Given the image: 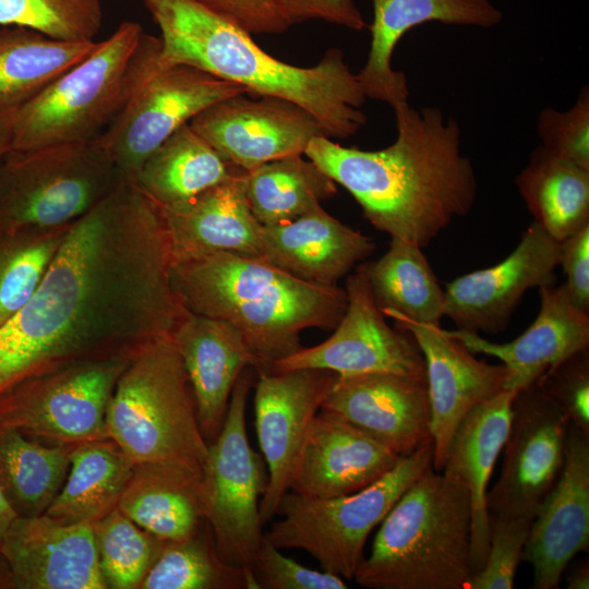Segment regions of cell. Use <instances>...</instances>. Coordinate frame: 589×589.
Wrapping results in <instances>:
<instances>
[{
    "instance_id": "d6986e66",
    "label": "cell",
    "mask_w": 589,
    "mask_h": 589,
    "mask_svg": "<svg viewBox=\"0 0 589 589\" xmlns=\"http://www.w3.org/2000/svg\"><path fill=\"white\" fill-rule=\"evenodd\" d=\"M320 410L363 430L401 457L433 441L426 377L337 374Z\"/></svg>"
},
{
    "instance_id": "d4e9b609",
    "label": "cell",
    "mask_w": 589,
    "mask_h": 589,
    "mask_svg": "<svg viewBox=\"0 0 589 589\" xmlns=\"http://www.w3.org/2000/svg\"><path fill=\"white\" fill-rule=\"evenodd\" d=\"M539 293L540 310L536 320L509 342H492L461 329L447 330L472 353L500 359L508 371L506 389L518 390L533 383L553 364L589 349V313L573 303L565 284L542 286Z\"/></svg>"
},
{
    "instance_id": "8fae6325",
    "label": "cell",
    "mask_w": 589,
    "mask_h": 589,
    "mask_svg": "<svg viewBox=\"0 0 589 589\" xmlns=\"http://www.w3.org/2000/svg\"><path fill=\"white\" fill-rule=\"evenodd\" d=\"M132 356L77 361L17 382L0 394V428L69 445L109 438L107 408Z\"/></svg>"
},
{
    "instance_id": "6da1fadb",
    "label": "cell",
    "mask_w": 589,
    "mask_h": 589,
    "mask_svg": "<svg viewBox=\"0 0 589 589\" xmlns=\"http://www.w3.org/2000/svg\"><path fill=\"white\" fill-rule=\"evenodd\" d=\"M163 209L122 181L67 230L29 301L0 326V394L69 363L133 354L188 313Z\"/></svg>"
},
{
    "instance_id": "44dd1931",
    "label": "cell",
    "mask_w": 589,
    "mask_h": 589,
    "mask_svg": "<svg viewBox=\"0 0 589 589\" xmlns=\"http://www.w3.org/2000/svg\"><path fill=\"white\" fill-rule=\"evenodd\" d=\"M588 549L589 434L570 423L563 470L533 518L522 553L533 569L532 588H557L570 561Z\"/></svg>"
},
{
    "instance_id": "7a4b0ae2",
    "label": "cell",
    "mask_w": 589,
    "mask_h": 589,
    "mask_svg": "<svg viewBox=\"0 0 589 589\" xmlns=\"http://www.w3.org/2000/svg\"><path fill=\"white\" fill-rule=\"evenodd\" d=\"M397 136L377 151L344 147L323 134L303 155L360 205L377 230L424 248L472 208L477 178L460 149L458 122L436 107H392Z\"/></svg>"
},
{
    "instance_id": "603a6c76",
    "label": "cell",
    "mask_w": 589,
    "mask_h": 589,
    "mask_svg": "<svg viewBox=\"0 0 589 589\" xmlns=\"http://www.w3.org/2000/svg\"><path fill=\"white\" fill-rule=\"evenodd\" d=\"M373 21L368 59L357 74L366 98L390 107L408 101L404 72L393 69V53L402 36L430 22L491 28L503 12L490 0H372Z\"/></svg>"
},
{
    "instance_id": "9a60e30c",
    "label": "cell",
    "mask_w": 589,
    "mask_h": 589,
    "mask_svg": "<svg viewBox=\"0 0 589 589\" xmlns=\"http://www.w3.org/2000/svg\"><path fill=\"white\" fill-rule=\"evenodd\" d=\"M255 431L267 467V483L260 502L262 525L277 514L312 422L337 373L322 369L257 372Z\"/></svg>"
},
{
    "instance_id": "83f0119b",
    "label": "cell",
    "mask_w": 589,
    "mask_h": 589,
    "mask_svg": "<svg viewBox=\"0 0 589 589\" xmlns=\"http://www.w3.org/2000/svg\"><path fill=\"white\" fill-rule=\"evenodd\" d=\"M244 170L188 204L163 209L173 263L213 252L260 257L262 225L243 190Z\"/></svg>"
},
{
    "instance_id": "2e32d148",
    "label": "cell",
    "mask_w": 589,
    "mask_h": 589,
    "mask_svg": "<svg viewBox=\"0 0 589 589\" xmlns=\"http://www.w3.org/2000/svg\"><path fill=\"white\" fill-rule=\"evenodd\" d=\"M259 97L225 98L189 122L227 161L244 171L303 155L309 142L323 134L317 120L301 106L279 97Z\"/></svg>"
},
{
    "instance_id": "ac0fdd59",
    "label": "cell",
    "mask_w": 589,
    "mask_h": 589,
    "mask_svg": "<svg viewBox=\"0 0 589 589\" xmlns=\"http://www.w3.org/2000/svg\"><path fill=\"white\" fill-rule=\"evenodd\" d=\"M390 318L414 338L422 352L431 410L432 467L442 472L458 424L474 407L506 390L508 371L504 364L478 360L440 325Z\"/></svg>"
},
{
    "instance_id": "e575fe53",
    "label": "cell",
    "mask_w": 589,
    "mask_h": 589,
    "mask_svg": "<svg viewBox=\"0 0 589 589\" xmlns=\"http://www.w3.org/2000/svg\"><path fill=\"white\" fill-rule=\"evenodd\" d=\"M243 190L249 208L264 227L292 221L337 193L336 182L302 155L244 171Z\"/></svg>"
},
{
    "instance_id": "9c48e42d",
    "label": "cell",
    "mask_w": 589,
    "mask_h": 589,
    "mask_svg": "<svg viewBox=\"0 0 589 589\" xmlns=\"http://www.w3.org/2000/svg\"><path fill=\"white\" fill-rule=\"evenodd\" d=\"M433 441L399 459L369 486L337 497H308L288 491L265 536L280 550L300 549L323 570L352 580L364 561V545L399 497L432 466Z\"/></svg>"
},
{
    "instance_id": "7c38bea8",
    "label": "cell",
    "mask_w": 589,
    "mask_h": 589,
    "mask_svg": "<svg viewBox=\"0 0 589 589\" xmlns=\"http://www.w3.org/2000/svg\"><path fill=\"white\" fill-rule=\"evenodd\" d=\"M245 93V87L200 69L160 62L97 140L122 177L133 181L148 156L175 131L213 104Z\"/></svg>"
},
{
    "instance_id": "4316f807",
    "label": "cell",
    "mask_w": 589,
    "mask_h": 589,
    "mask_svg": "<svg viewBox=\"0 0 589 589\" xmlns=\"http://www.w3.org/2000/svg\"><path fill=\"white\" fill-rule=\"evenodd\" d=\"M516 392L512 389L502 392L474 407L461 420L450 441L442 470L444 476L462 484L470 495L472 574L483 566L490 546L488 485L507 438Z\"/></svg>"
},
{
    "instance_id": "7402d4cb",
    "label": "cell",
    "mask_w": 589,
    "mask_h": 589,
    "mask_svg": "<svg viewBox=\"0 0 589 589\" xmlns=\"http://www.w3.org/2000/svg\"><path fill=\"white\" fill-rule=\"evenodd\" d=\"M400 458L363 430L320 410L297 460L289 491L321 498L351 494L382 478Z\"/></svg>"
},
{
    "instance_id": "7dc6e473",
    "label": "cell",
    "mask_w": 589,
    "mask_h": 589,
    "mask_svg": "<svg viewBox=\"0 0 589 589\" xmlns=\"http://www.w3.org/2000/svg\"><path fill=\"white\" fill-rule=\"evenodd\" d=\"M291 24L316 19L353 31L366 24L352 0H279Z\"/></svg>"
},
{
    "instance_id": "52a82bcc",
    "label": "cell",
    "mask_w": 589,
    "mask_h": 589,
    "mask_svg": "<svg viewBox=\"0 0 589 589\" xmlns=\"http://www.w3.org/2000/svg\"><path fill=\"white\" fill-rule=\"evenodd\" d=\"M106 425L133 469L204 472L208 444L171 334L133 353L109 400Z\"/></svg>"
},
{
    "instance_id": "d6a6232c",
    "label": "cell",
    "mask_w": 589,
    "mask_h": 589,
    "mask_svg": "<svg viewBox=\"0 0 589 589\" xmlns=\"http://www.w3.org/2000/svg\"><path fill=\"white\" fill-rule=\"evenodd\" d=\"M97 41H62L35 31L0 28V111L16 109L86 58Z\"/></svg>"
},
{
    "instance_id": "277c9868",
    "label": "cell",
    "mask_w": 589,
    "mask_h": 589,
    "mask_svg": "<svg viewBox=\"0 0 589 589\" xmlns=\"http://www.w3.org/2000/svg\"><path fill=\"white\" fill-rule=\"evenodd\" d=\"M171 283L189 312L239 332L256 372L300 350L302 330H334L347 308L344 288L301 280L257 256L213 252L177 262Z\"/></svg>"
},
{
    "instance_id": "ab89813d",
    "label": "cell",
    "mask_w": 589,
    "mask_h": 589,
    "mask_svg": "<svg viewBox=\"0 0 589 589\" xmlns=\"http://www.w3.org/2000/svg\"><path fill=\"white\" fill-rule=\"evenodd\" d=\"M104 21L100 0H0V26H17L62 41H92Z\"/></svg>"
},
{
    "instance_id": "8992f818",
    "label": "cell",
    "mask_w": 589,
    "mask_h": 589,
    "mask_svg": "<svg viewBox=\"0 0 589 589\" xmlns=\"http://www.w3.org/2000/svg\"><path fill=\"white\" fill-rule=\"evenodd\" d=\"M159 37L125 21L76 65L17 108L12 151L97 139L160 64Z\"/></svg>"
},
{
    "instance_id": "ee69618b",
    "label": "cell",
    "mask_w": 589,
    "mask_h": 589,
    "mask_svg": "<svg viewBox=\"0 0 589 589\" xmlns=\"http://www.w3.org/2000/svg\"><path fill=\"white\" fill-rule=\"evenodd\" d=\"M253 574L259 589H346L341 577L315 570L285 556L266 536L256 551Z\"/></svg>"
},
{
    "instance_id": "f907efd6",
    "label": "cell",
    "mask_w": 589,
    "mask_h": 589,
    "mask_svg": "<svg viewBox=\"0 0 589 589\" xmlns=\"http://www.w3.org/2000/svg\"><path fill=\"white\" fill-rule=\"evenodd\" d=\"M16 516L19 515L12 508L0 488V545L9 525Z\"/></svg>"
},
{
    "instance_id": "60d3db41",
    "label": "cell",
    "mask_w": 589,
    "mask_h": 589,
    "mask_svg": "<svg viewBox=\"0 0 589 589\" xmlns=\"http://www.w3.org/2000/svg\"><path fill=\"white\" fill-rule=\"evenodd\" d=\"M533 519L490 516V546L466 589H512Z\"/></svg>"
},
{
    "instance_id": "bcb514c9",
    "label": "cell",
    "mask_w": 589,
    "mask_h": 589,
    "mask_svg": "<svg viewBox=\"0 0 589 589\" xmlns=\"http://www.w3.org/2000/svg\"><path fill=\"white\" fill-rule=\"evenodd\" d=\"M573 303L589 313V225L560 242V264Z\"/></svg>"
},
{
    "instance_id": "30bf717a",
    "label": "cell",
    "mask_w": 589,
    "mask_h": 589,
    "mask_svg": "<svg viewBox=\"0 0 589 589\" xmlns=\"http://www.w3.org/2000/svg\"><path fill=\"white\" fill-rule=\"evenodd\" d=\"M253 370L247 368L235 384L223 426L208 444L203 472L205 520L216 549L227 563L250 570L264 537L260 502L267 483L265 460L247 434Z\"/></svg>"
},
{
    "instance_id": "681fc988",
    "label": "cell",
    "mask_w": 589,
    "mask_h": 589,
    "mask_svg": "<svg viewBox=\"0 0 589 589\" xmlns=\"http://www.w3.org/2000/svg\"><path fill=\"white\" fill-rule=\"evenodd\" d=\"M568 570L565 569L566 587L568 589H588L589 588V564L588 560H581L574 564Z\"/></svg>"
},
{
    "instance_id": "4dcf8cb0",
    "label": "cell",
    "mask_w": 589,
    "mask_h": 589,
    "mask_svg": "<svg viewBox=\"0 0 589 589\" xmlns=\"http://www.w3.org/2000/svg\"><path fill=\"white\" fill-rule=\"evenodd\" d=\"M133 471L110 438L75 444L65 481L44 514L64 522L94 524L117 507Z\"/></svg>"
},
{
    "instance_id": "c3c4849f",
    "label": "cell",
    "mask_w": 589,
    "mask_h": 589,
    "mask_svg": "<svg viewBox=\"0 0 589 589\" xmlns=\"http://www.w3.org/2000/svg\"><path fill=\"white\" fill-rule=\"evenodd\" d=\"M16 110L0 111V164L12 151Z\"/></svg>"
},
{
    "instance_id": "cb8c5ba5",
    "label": "cell",
    "mask_w": 589,
    "mask_h": 589,
    "mask_svg": "<svg viewBox=\"0 0 589 589\" xmlns=\"http://www.w3.org/2000/svg\"><path fill=\"white\" fill-rule=\"evenodd\" d=\"M191 384L196 417L207 444L218 435L240 374L256 360L228 322L188 311L171 333Z\"/></svg>"
},
{
    "instance_id": "7bdbcfd3",
    "label": "cell",
    "mask_w": 589,
    "mask_h": 589,
    "mask_svg": "<svg viewBox=\"0 0 589 589\" xmlns=\"http://www.w3.org/2000/svg\"><path fill=\"white\" fill-rule=\"evenodd\" d=\"M534 383L573 425L589 434V349L553 364Z\"/></svg>"
},
{
    "instance_id": "5bb4252c",
    "label": "cell",
    "mask_w": 589,
    "mask_h": 589,
    "mask_svg": "<svg viewBox=\"0 0 589 589\" xmlns=\"http://www.w3.org/2000/svg\"><path fill=\"white\" fill-rule=\"evenodd\" d=\"M346 311L323 342L275 362L267 372L329 370L339 375L390 372L426 377L422 352L407 332L390 327L377 308L362 264L345 280Z\"/></svg>"
},
{
    "instance_id": "f35d334b",
    "label": "cell",
    "mask_w": 589,
    "mask_h": 589,
    "mask_svg": "<svg viewBox=\"0 0 589 589\" xmlns=\"http://www.w3.org/2000/svg\"><path fill=\"white\" fill-rule=\"evenodd\" d=\"M93 527L99 568L107 588H140L168 541L143 530L117 507Z\"/></svg>"
},
{
    "instance_id": "4fadbf2b",
    "label": "cell",
    "mask_w": 589,
    "mask_h": 589,
    "mask_svg": "<svg viewBox=\"0 0 589 589\" xmlns=\"http://www.w3.org/2000/svg\"><path fill=\"white\" fill-rule=\"evenodd\" d=\"M569 426L534 382L516 392L501 473L486 494L489 517L534 518L563 470Z\"/></svg>"
},
{
    "instance_id": "f1b7e54d",
    "label": "cell",
    "mask_w": 589,
    "mask_h": 589,
    "mask_svg": "<svg viewBox=\"0 0 589 589\" xmlns=\"http://www.w3.org/2000/svg\"><path fill=\"white\" fill-rule=\"evenodd\" d=\"M241 171L185 123L148 156L132 182L160 208L171 209Z\"/></svg>"
},
{
    "instance_id": "f6af8a7d",
    "label": "cell",
    "mask_w": 589,
    "mask_h": 589,
    "mask_svg": "<svg viewBox=\"0 0 589 589\" xmlns=\"http://www.w3.org/2000/svg\"><path fill=\"white\" fill-rule=\"evenodd\" d=\"M248 34H280L292 24L279 0H195Z\"/></svg>"
},
{
    "instance_id": "f546056e",
    "label": "cell",
    "mask_w": 589,
    "mask_h": 589,
    "mask_svg": "<svg viewBox=\"0 0 589 589\" xmlns=\"http://www.w3.org/2000/svg\"><path fill=\"white\" fill-rule=\"evenodd\" d=\"M117 508L143 530L181 541L206 522L203 474L181 469H134Z\"/></svg>"
},
{
    "instance_id": "74e56055",
    "label": "cell",
    "mask_w": 589,
    "mask_h": 589,
    "mask_svg": "<svg viewBox=\"0 0 589 589\" xmlns=\"http://www.w3.org/2000/svg\"><path fill=\"white\" fill-rule=\"evenodd\" d=\"M69 227L0 236V326L34 296Z\"/></svg>"
},
{
    "instance_id": "e0dca14e",
    "label": "cell",
    "mask_w": 589,
    "mask_h": 589,
    "mask_svg": "<svg viewBox=\"0 0 589 589\" xmlns=\"http://www.w3.org/2000/svg\"><path fill=\"white\" fill-rule=\"evenodd\" d=\"M558 264L560 242L532 221L502 262L447 284L444 316L457 329L498 334L506 329L527 290L555 284Z\"/></svg>"
},
{
    "instance_id": "484cf974",
    "label": "cell",
    "mask_w": 589,
    "mask_h": 589,
    "mask_svg": "<svg viewBox=\"0 0 589 589\" xmlns=\"http://www.w3.org/2000/svg\"><path fill=\"white\" fill-rule=\"evenodd\" d=\"M375 250V243L320 205L283 225L264 227L260 257L301 280L338 286L339 279Z\"/></svg>"
},
{
    "instance_id": "8d00e7d4",
    "label": "cell",
    "mask_w": 589,
    "mask_h": 589,
    "mask_svg": "<svg viewBox=\"0 0 589 589\" xmlns=\"http://www.w3.org/2000/svg\"><path fill=\"white\" fill-rule=\"evenodd\" d=\"M140 588L259 589V586L253 570L221 558L205 522L190 538L167 542Z\"/></svg>"
},
{
    "instance_id": "d590c367",
    "label": "cell",
    "mask_w": 589,
    "mask_h": 589,
    "mask_svg": "<svg viewBox=\"0 0 589 589\" xmlns=\"http://www.w3.org/2000/svg\"><path fill=\"white\" fill-rule=\"evenodd\" d=\"M73 446H44L0 428V488L19 516L46 512L65 481Z\"/></svg>"
},
{
    "instance_id": "5b68a950",
    "label": "cell",
    "mask_w": 589,
    "mask_h": 589,
    "mask_svg": "<svg viewBox=\"0 0 589 589\" xmlns=\"http://www.w3.org/2000/svg\"><path fill=\"white\" fill-rule=\"evenodd\" d=\"M471 521L468 490L431 466L382 520L353 579L372 589H466Z\"/></svg>"
},
{
    "instance_id": "1f68e13d",
    "label": "cell",
    "mask_w": 589,
    "mask_h": 589,
    "mask_svg": "<svg viewBox=\"0 0 589 589\" xmlns=\"http://www.w3.org/2000/svg\"><path fill=\"white\" fill-rule=\"evenodd\" d=\"M529 212L561 242L589 225V170L539 145L515 179Z\"/></svg>"
},
{
    "instance_id": "3957f363",
    "label": "cell",
    "mask_w": 589,
    "mask_h": 589,
    "mask_svg": "<svg viewBox=\"0 0 589 589\" xmlns=\"http://www.w3.org/2000/svg\"><path fill=\"white\" fill-rule=\"evenodd\" d=\"M143 3L160 29L164 65H190L248 93L292 101L308 110L329 139H348L366 123V96L339 48L328 49L313 67H296L268 55L250 34L195 0Z\"/></svg>"
},
{
    "instance_id": "ffe728a7",
    "label": "cell",
    "mask_w": 589,
    "mask_h": 589,
    "mask_svg": "<svg viewBox=\"0 0 589 589\" xmlns=\"http://www.w3.org/2000/svg\"><path fill=\"white\" fill-rule=\"evenodd\" d=\"M0 553L25 589H104L93 524L64 522L46 514L16 516Z\"/></svg>"
},
{
    "instance_id": "836d02e7",
    "label": "cell",
    "mask_w": 589,
    "mask_h": 589,
    "mask_svg": "<svg viewBox=\"0 0 589 589\" xmlns=\"http://www.w3.org/2000/svg\"><path fill=\"white\" fill-rule=\"evenodd\" d=\"M421 249L392 238L385 254L362 266L373 299L384 316L440 325L445 294Z\"/></svg>"
},
{
    "instance_id": "ba28073f",
    "label": "cell",
    "mask_w": 589,
    "mask_h": 589,
    "mask_svg": "<svg viewBox=\"0 0 589 589\" xmlns=\"http://www.w3.org/2000/svg\"><path fill=\"white\" fill-rule=\"evenodd\" d=\"M124 180L97 139L11 151L0 164V236L69 227Z\"/></svg>"
},
{
    "instance_id": "b9f144b4",
    "label": "cell",
    "mask_w": 589,
    "mask_h": 589,
    "mask_svg": "<svg viewBox=\"0 0 589 589\" xmlns=\"http://www.w3.org/2000/svg\"><path fill=\"white\" fill-rule=\"evenodd\" d=\"M541 146L589 170V88L584 86L566 111L542 109L537 120Z\"/></svg>"
}]
</instances>
